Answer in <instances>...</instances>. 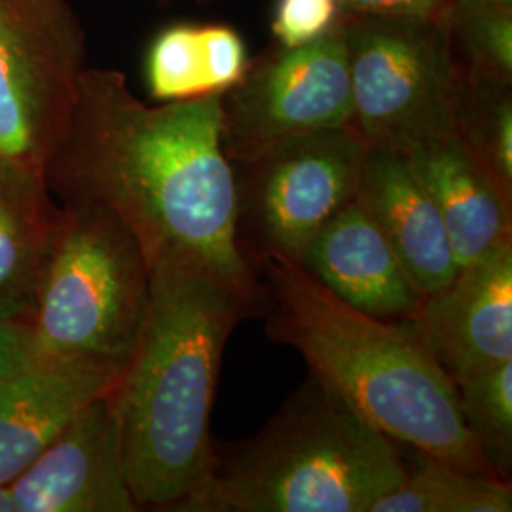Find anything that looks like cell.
<instances>
[{"label":"cell","mask_w":512,"mask_h":512,"mask_svg":"<svg viewBox=\"0 0 512 512\" xmlns=\"http://www.w3.org/2000/svg\"><path fill=\"white\" fill-rule=\"evenodd\" d=\"M44 183L63 205L114 211L150 264L186 251L256 283L239 247L236 169L222 148V93L152 107L129 90L126 74L86 67Z\"/></svg>","instance_id":"cell-1"},{"label":"cell","mask_w":512,"mask_h":512,"mask_svg":"<svg viewBox=\"0 0 512 512\" xmlns=\"http://www.w3.org/2000/svg\"><path fill=\"white\" fill-rule=\"evenodd\" d=\"M260 306L258 283L202 256L169 251L150 264L145 323L109 393L124 473L141 509L175 511L209 473L224 348Z\"/></svg>","instance_id":"cell-2"},{"label":"cell","mask_w":512,"mask_h":512,"mask_svg":"<svg viewBox=\"0 0 512 512\" xmlns=\"http://www.w3.org/2000/svg\"><path fill=\"white\" fill-rule=\"evenodd\" d=\"M268 283V338L296 349L365 420L397 444L461 471L497 475L480 454L454 380L412 325L351 308L296 260L255 258Z\"/></svg>","instance_id":"cell-3"},{"label":"cell","mask_w":512,"mask_h":512,"mask_svg":"<svg viewBox=\"0 0 512 512\" xmlns=\"http://www.w3.org/2000/svg\"><path fill=\"white\" fill-rule=\"evenodd\" d=\"M406 478L397 448L311 374L256 435L217 446L179 512H372Z\"/></svg>","instance_id":"cell-4"},{"label":"cell","mask_w":512,"mask_h":512,"mask_svg":"<svg viewBox=\"0 0 512 512\" xmlns=\"http://www.w3.org/2000/svg\"><path fill=\"white\" fill-rule=\"evenodd\" d=\"M148 300L150 262L128 224L97 203L59 207L29 319L38 355L126 365Z\"/></svg>","instance_id":"cell-5"},{"label":"cell","mask_w":512,"mask_h":512,"mask_svg":"<svg viewBox=\"0 0 512 512\" xmlns=\"http://www.w3.org/2000/svg\"><path fill=\"white\" fill-rule=\"evenodd\" d=\"M351 126L366 148L406 154L456 135L461 69L439 18H346Z\"/></svg>","instance_id":"cell-6"},{"label":"cell","mask_w":512,"mask_h":512,"mask_svg":"<svg viewBox=\"0 0 512 512\" xmlns=\"http://www.w3.org/2000/svg\"><path fill=\"white\" fill-rule=\"evenodd\" d=\"M86 38L67 0H0V160L44 179L73 114Z\"/></svg>","instance_id":"cell-7"},{"label":"cell","mask_w":512,"mask_h":512,"mask_svg":"<svg viewBox=\"0 0 512 512\" xmlns=\"http://www.w3.org/2000/svg\"><path fill=\"white\" fill-rule=\"evenodd\" d=\"M351 126L346 19L310 44H272L222 93V148L234 165L313 131Z\"/></svg>","instance_id":"cell-8"},{"label":"cell","mask_w":512,"mask_h":512,"mask_svg":"<svg viewBox=\"0 0 512 512\" xmlns=\"http://www.w3.org/2000/svg\"><path fill=\"white\" fill-rule=\"evenodd\" d=\"M366 152L353 129H323L236 165L238 226L245 222L251 232L253 258L296 260L311 238L357 198Z\"/></svg>","instance_id":"cell-9"},{"label":"cell","mask_w":512,"mask_h":512,"mask_svg":"<svg viewBox=\"0 0 512 512\" xmlns=\"http://www.w3.org/2000/svg\"><path fill=\"white\" fill-rule=\"evenodd\" d=\"M406 321L454 382L512 361V238L423 294Z\"/></svg>","instance_id":"cell-10"},{"label":"cell","mask_w":512,"mask_h":512,"mask_svg":"<svg viewBox=\"0 0 512 512\" xmlns=\"http://www.w3.org/2000/svg\"><path fill=\"white\" fill-rule=\"evenodd\" d=\"M16 512H135L109 393L86 404L10 484Z\"/></svg>","instance_id":"cell-11"},{"label":"cell","mask_w":512,"mask_h":512,"mask_svg":"<svg viewBox=\"0 0 512 512\" xmlns=\"http://www.w3.org/2000/svg\"><path fill=\"white\" fill-rule=\"evenodd\" d=\"M296 262L351 308L378 319L404 321L423 298L359 198L311 238Z\"/></svg>","instance_id":"cell-12"},{"label":"cell","mask_w":512,"mask_h":512,"mask_svg":"<svg viewBox=\"0 0 512 512\" xmlns=\"http://www.w3.org/2000/svg\"><path fill=\"white\" fill-rule=\"evenodd\" d=\"M124 365L88 357L44 359L0 385V486L10 484L97 397Z\"/></svg>","instance_id":"cell-13"},{"label":"cell","mask_w":512,"mask_h":512,"mask_svg":"<svg viewBox=\"0 0 512 512\" xmlns=\"http://www.w3.org/2000/svg\"><path fill=\"white\" fill-rule=\"evenodd\" d=\"M357 198L421 293L439 291L456 277L459 268L439 209L403 154L368 148Z\"/></svg>","instance_id":"cell-14"},{"label":"cell","mask_w":512,"mask_h":512,"mask_svg":"<svg viewBox=\"0 0 512 512\" xmlns=\"http://www.w3.org/2000/svg\"><path fill=\"white\" fill-rule=\"evenodd\" d=\"M406 164L437 205L458 268L512 238V202L459 141L458 133L403 154Z\"/></svg>","instance_id":"cell-15"},{"label":"cell","mask_w":512,"mask_h":512,"mask_svg":"<svg viewBox=\"0 0 512 512\" xmlns=\"http://www.w3.org/2000/svg\"><path fill=\"white\" fill-rule=\"evenodd\" d=\"M57 215L42 177L0 160V321L29 323Z\"/></svg>","instance_id":"cell-16"},{"label":"cell","mask_w":512,"mask_h":512,"mask_svg":"<svg viewBox=\"0 0 512 512\" xmlns=\"http://www.w3.org/2000/svg\"><path fill=\"white\" fill-rule=\"evenodd\" d=\"M236 29L220 23H179L148 46L145 80L156 101H183L228 92L249 67Z\"/></svg>","instance_id":"cell-17"},{"label":"cell","mask_w":512,"mask_h":512,"mask_svg":"<svg viewBox=\"0 0 512 512\" xmlns=\"http://www.w3.org/2000/svg\"><path fill=\"white\" fill-rule=\"evenodd\" d=\"M414 469L406 465L399 488L382 497L372 512H511V480L461 471L420 454Z\"/></svg>","instance_id":"cell-18"},{"label":"cell","mask_w":512,"mask_h":512,"mask_svg":"<svg viewBox=\"0 0 512 512\" xmlns=\"http://www.w3.org/2000/svg\"><path fill=\"white\" fill-rule=\"evenodd\" d=\"M456 133L499 192L512 202V84L463 74Z\"/></svg>","instance_id":"cell-19"},{"label":"cell","mask_w":512,"mask_h":512,"mask_svg":"<svg viewBox=\"0 0 512 512\" xmlns=\"http://www.w3.org/2000/svg\"><path fill=\"white\" fill-rule=\"evenodd\" d=\"M439 19L461 73L512 84V0H448Z\"/></svg>","instance_id":"cell-20"},{"label":"cell","mask_w":512,"mask_h":512,"mask_svg":"<svg viewBox=\"0 0 512 512\" xmlns=\"http://www.w3.org/2000/svg\"><path fill=\"white\" fill-rule=\"evenodd\" d=\"M454 384L461 416L480 454L497 475L511 480L512 361L480 370Z\"/></svg>","instance_id":"cell-21"},{"label":"cell","mask_w":512,"mask_h":512,"mask_svg":"<svg viewBox=\"0 0 512 512\" xmlns=\"http://www.w3.org/2000/svg\"><path fill=\"white\" fill-rule=\"evenodd\" d=\"M344 19L338 0H277L272 35L279 46H304L325 37Z\"/></svg>","instance_id":"cell-22"},{"label":"cell","mask_w":512,"mask_h":512,"mask_svg":"<svg viewBox=\"0 0 512 512\" xmlns=\"http://www.w3.org/2000/svg\"><path fill=\"white\" fill-rule=\"evenodd\" d=\"M44 361L38 355L29 323L0 321V385Z\"/></svg>","instance_id":"cell-23"},{"label":"cell","mask_w":512,"mask_h":512,"mask_svg":"<svg viewBox=\"0 0 512 512\" xmlns=\"http://www.w3.org/2000/svg\"><path fill=\"white\" fill-rule=\"evenodd\" d=\"M448 0H338L346 18L355 16H416L439 18Z\"/></svg>","instance_id":"cell-24"},{"label":"cell","mask_w":512,"mask_h":512,"mask_svg":"<svg viewBox=\"0 0 512 512\" xmlns=\"http://www.w3.org/2000/svg\"><path fill=\"white\" fill-rule=\"evenodd\" d=\"M0 512H16V505H14L8 484L0 486Z\"/></svg>","instance_id":"cell-25"},{"label":"cell","mask_w":512,"mask_h":512,"mask_svg":"<svg viewBox=\"0 0 512 512\" xmlns=\"http://www.w3.org/2000/svg\"><path fill=\"white\" fill-rule=\"evenodd\" d=\"M160 2H173V0H160ZM196 2H213V0H196Z\"/></svg>","instance_id":"cell-26"}]
</instances>
